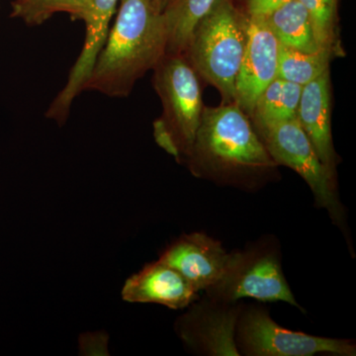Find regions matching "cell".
Segmentation results:
<instances>
[{
    "label": "cell",
    "instance_id": "cell-9",
    "mask_svg": "<svg viewBox=\"0 0 356 356\" xmlns=\"http://www.w3.org/2000/svg\"><path fill=\"white\" fill-rule=\"evenodd\" d=\"M280 42L264 16L248 15L247 40L236 79L235 103L252 116L262 91L277 77Z\"/></svg>",
    "mask_w": 356,
    "mask_h": 356
},
{
    "label": "cell",
    "instance_id": "cell-14",
    "mask_svg": "<svg viewBox=\"0 0 356 356\" xmlns=\"http://www.w3.org/2000/svg\"><path fill=\"white\" fill-rule=\"evenodd\" d=\"M264 17L280 44L304 53L322 51L314 37L309 14L299 0H287Z\"/></svg>",
    "mask_w": 356,
    "mask_h": 356
},
{
    "label": "cell",
    "instance_id": "cell-7",
    "mask_svg": "<svg viewBox=\"0 0 356 356\" xmlns=\"http://www.w3.org/2000/svg\"><path fill=\"white\" fill-rule=\"evenodd\" d=\"M240 355L355 356L356 346L350 339H331L294 332L276 324L264 307L245 306L236 329Z\"/></svg>",
    "mask_w": 356,
    "mask_h": 356
},
{
    "label": "cell",
    "instance_id": "cell-4",
    "mask_svg": "<svg viewBox=\"0 0 356 356\" xmlns=\"http://www.w3.org/2000/svg\"><path fill=\"white\" fill-rule=\"evenodd\" d=\"M163 115L154 122V140L177 161L191 154L202 116L197 74L184 55L165 54L154 69Z\"/></svg>",
    "mask_w": 356,
    "mask_h": 356
},
{
    "label": "cell",
    "instance_id": "cell-12",
    "mask_svg": "<svg viewBox=\"0 0 356 356\" xmlns=\"http://www.w3.org/2000/svg\"><path fill=\"white\" fill-rule=\"evenodd\" d=\"M199 296L184 276L159 259L131 276L122 289V298L130 303L159 304L173 310L187 308Z\"/></svg>",
    "mask_w": 356,
    "mask_h": 356
},
{
    "label": "cell",
    "instance_id": "cell-18",
    "mask_svg": "<svg viewBox=\"0 0 356 356\" xmlns=\"http://www.w3.org/2000/svg\"><path fill=\"white\" fill-rule=\"evenodd\" d=\"M91 0H14L10 16L28 26H39L56 13H67L72 20H84Z\"/></svg>",
    "mask_w": 356,
    "mask_h": 356
},
{
    "label": "cell",
    "instance_id": "cell-17",
    "mask_svg": "<svg viewBox=\"0 0 356 356\" xmlns=\"http://www.w3.org/2000/svg\"><path fill=\"white\" fill-rule=\"evenodd\" d=\"M332 51L304 53L280 44L277 77L304 86L329 70Z\"/></svg>",
    "mask_w": 356,
    "mask_h": 356
},
{
    "label": "cell",
    "instance_id": "cell-21",
    "mask_svg": "<svg viewBox=\"0 0 356 356\" xmlns=\"http://www.w3.org/2000/svg\"><path fill=\"white\" fill-rule=\"evenodd\" d=\"M170 1H172V0H151V3L152 6H154V8L156 9V11H158L159 13H161L165 10V7L168 6V4L170 3Z\"/></svg>",
    "mask_w": 356,
    "mask_h": 356
},
{
    "label": "cell",
    "instance_id": "cell-11",
    "mask_svg": "<svg viewBox=\"0 0 356 356\" xmlns=\"http://www.w3.org/2000/svg\"><path fill=\"white\" fill-rule=\"evenodd\" d=\"M231 252L205 233L184 234L161 254L159 261L172 266L198 293L216 285L226 270Z\"/></svg>",
    "mask_w": 356,
    "mask_h": 356
},
{
    "label": "cell",
    "instance_id": "cell-5",
    "mask_svg": "<svg viewBox=\"0 0 356 356\" xmlns=\"http://www.w3.org/2000/svg\"><path fill=\"white\" fill-rule=\"evenodd\" d=\"M203 293L226 302L243 298L285 302L306 313L283 273L280 245L273 236H262L245 250L232 252L221 280Z\"/></svg>",
    "mask_w": 356,
    "mask_h": 356
},
{
    "label": "cell",
    "instance_id": "cell-3",
    "mask_svg": "<svg viewBox=\"0 0 356 356\" xmlns=\"http://www.w3.org/2000/svg\"><path fill=\"white\" fill-rule=\"evenodd\" d=\"M248 17L233 0H216L192 33L184 56L221 93L222 104L235 103V84L247 40Z\"/></svg>",
    "mask_w": 356,
    "mask_h": 356
},
{
    "label": "cell",
    "instance_id": "cell-1",
    "mask_svg": "<svg viewBox=\"0 0 356 356\" xmlns=\"http://www.w3.org/2000/svg\"><path fill=\"white\" fill-rule=\"evenodd\" d=\"M184 161L194 177L247 191L271 181L278 168L250 117L236 103L203 108Z\"/></svg>",
    "mask_w": 356,
    "mask_h": 356
},
{
    "label": "cell",
    "instance_id": "cell-19",
    "mask_svg": "<svg viewBox=\"0 0 356 356\" xmlns=\"http://www.w3.org/2000/svg\"><path fill=\"white\" fill-rule=\"evenodd\" d=\"M310 18L314 37L321 50L334 51L336 44L337 0H299Z\"/></svg>",
    "mask_w": 356,
    "mask_h": 356
},
{
    "label": "cell",
    "instance_id": "cell-15",
    "mask_svg": "<svg viewBox=\"0 0 356 356\" xmlns=\"http://www.w3.org/2000/svg\"><path fill=\"white\" fill-rule=\"evenodd\" d=\"M216 0H172L163 14L166 30L165 54L184 55L192 33Z\"/></svg>",
    "mask_w": 356,
    "mask_h": 356
},
{
    "label": "cell",
    "instance_id": "cell-10",
    "mask_svg": "<svg viewBox=\"0 0 356 356\" xmlns=\"http://www.w3.org/2000/svg\"><path fill=\"white\" fill-rule=\"evenodd\" d=\"M119 0H91L83 22L86 26V40L81 55L70 70L64 89L51 103L46 116L60 125L65 123L70 107L77 95L84 90L98 54L106 41L110 23L116 13Z\"/></svg>",
    "mask_w": 356,
    "mask_h": 356
},
{
    "label": "cell",
    "instance_id": "cell-8",
    "mask_svg": "<svg viewBox=\"0 0 356 356\" xmlns=\"http://www.w3.org/2000/svg\"><path fill=\"white\" fill-rule=\"evenodd\" d=\"M243 307L238 302L222 301L204 294L177 318L175 332L194 355L240 356L236 329Z\"/></svg>",
    "mask_w": 356,
    "mask_h": 356
},
{
    "label": "cell",
    "instance_id": "cell-13",
    "mask_svg": "<svg viewBox=\"0 0 356 356\" xmlns=\"http://www.w3.org/2000/svg\"><path fill=\"white\" fill-rule=\"evenodd\" d=\"M297 119L316 154L337 177V154L332 144L330 70L302 88Z\"/></svg>",
    "mask_w": 356,
    "mask_h": 356
},
{
    "label": "cell",
    "instance_id": "cell-16",
    "mask_svg": "<svg viewBox=\"0 0 356 356\" xmlns=\"http://www.w3.org/2000/svg\"><path fill=\"white\" fill-rule=\"evenodd\" d=\"M302 88L299 84L276 77L255 102L250 116L254 127L296 119Z\"/></svg>",
    "mask_w": 356,
    "mask_h": 356
},
{
    "label": "cell",
    "instance_id": "cell-20",
    "mask_svg": "<svg viewBox=\"0 0 356 356\" xmlns=\"http://www.w3.org/2000/svg\"><path fill=\"white\" fill-rule=\"evenodd\" d=\"M287 0H245L248 15L266 16Z\"/></svg>",
    "mask_w": 356,
    "mask_h": 356
},
{
    "label": "cell",
    "instance_id": "cell-6",
    "mask_svg": "<svg viewBox=\"0 0 356 356\" xmlns=\"http://www.w3.org/2000/svg\"><path fill=\"white\" fill-rule=\"evenodd\" d=\"M267 152L278 165L295 170L305 180L315 204L325 209L334 226L348 238L346 210L337 193V177L323 165L298 119L254 127ZM348 243H350L348 238Z\"/></svg>",
    "mask_w": 356,
    "mask_h": 356
},
{
    "label": "cell",
    "instance_id": "cell-2",
    "mask_svg": "<svg viewBox=\"0 0 356 356\" xmlns=\"http://www.w3.org/2000/svg\"><path fill=\"white\" fill-rule=\"evenodd\" d=\"M119 2L113 25L84 86V90L109 97H127L166 51L165 20L151 0Z\"/></svg>",
    "mask_w": 356,
    "mask_h": 356
}]
</instances>
